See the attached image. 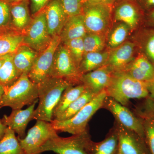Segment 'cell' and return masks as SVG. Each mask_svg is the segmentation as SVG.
<instances>
[{"instance_id":"28","label":"cell","mask_w":154,"mask_h":154,"mask_svg":"<svg viewBox=\"0 0 154 154\" xmlns=\"http://www.w3.org/2000/svg\"><path fill=\"white\" fill-rule=\"evenodd\" d=\"M14 54H9L0 68V85L4 88L13 85L20 77L13 60Z\"/></svg>"},{"instance_id":"7","label":"cell","mask_w":154,"mask_h":154,"mask_svg":"<svg viewBox=\"0 0 154 154\" xmlns=\"http://www.w3.org/2000/svg\"><path fill=\"white\" fill-rule=\"evenodd\" d=\"M112 5L85 4L82 14L88 33L105 34L112 17Z\"/></svg>"},{"instance_id":"11","label":"cell","mask_w":154,"mask_h":154,"mask_svg":"<svg viewBox=\"0 0 154 154\" xmlns=\"http://www.w3.org/2000/svg\"><path fill=\"white\" fill-rule=\"evenodd\" d=\"M102 108L108 110L113 114L116 121L134 131L145 140L141 120L126 106L122 105L114 99L107 96Z\"/></svg>"},{"instance_id":"4","label":"cell","mask_w":154,"mask_h":154,"mask_svg":"<svg viewBox=\"0 0 154 154\" xmlns=\"http://www.w3.org/2000/svg\"><path fill=\"white\" fill-rule=\"evenodd\" d=\"M94 141L88 129L68 137L57 134L54 136L41 147L40 152L51 151L57 154H91Z\"/></svg>"},{"instance_id":"23","label":"cell","mask_w":154,"mask_h":154,"mask_svg":"<svg viewBox=\"0 0 154 154\" xmlns=\"http://www.w3.org/2000/svg\"><path fill=\"white\" fill-rule=\"evenodd\" d=\"M28 4L27 1L11 5V19L14 28L22 33L27 28L32 20Z\"/></svg>"},{"instance_id":"22","label":"cell","mask_w":154,"mask_h":154,"mask_svg":"<svg viewBox=\"0 0 154 154\" xmlns=\"http://www.w3.org/2000/svg\"><path fill=\"white\" fill-rule=\"evenodd\" d=\"M82 84L70 85L65 90L58 102L53 114V120H56L67 108L78 98L85 90Z\"/></svg>"},{"instance_id":"8","label":"cell","mask_w":154,"mask_h":154,"mask_svg":"<svg viewBox=\"0 0 154 154\" xmlns=\"http://www.w3.org/2000/svg\"><path fill=\"white\" fill-rule=\"evenodd\" d=\"M23 43L39 53L48 47L53 37L48 30L44 9L34 15L27 28L22 32Z\"/></svg>"},{"instance_id":"13","label":"cell","mask_w":154,"mask_h":154,"mask_svg":"<svg viewBox=\"0 0 154 154\" xmlns=\"http://www.w3.org/2000/svg\"><path fill=\"white\" fill-rule=\"evenodd\" d=\"M145 13L134 0H122L116 6L114 20L123 22L134 30L144 21Z\"/></svg>"},{"instance_id":"46","label":"cell","mask_w":154,"mask_h":154,"mask_svg":"<svg viewBox=\"0 0 154 154\" xmlns=\"http://www.w3.org/2000/svg\"><path fill=\"white\" fill-rule=\"evenodd\" d=\"M118 154H119V153L118 152Z\"/></svg>"},{"instance_id":"37","label":"cell","mask_w":154,"mask_h":154,"mask_svg":"<svg viewBox=\"0 0 154 154\" xmlns=\"http://www.w3.org/2000/svg\"><path fill=\"white\" fill-rule=\"evenodd\" d=\"M145 14L154 9V0H134Z\"/></svg>"},{"instance_id":"25","label":"cell","mask_w":154,"mask_h":154,"mask_svg":"<svg viewBox=\"0 0 154 154\" xmlns=\"http://www.w3.org/2000/svg\"><path fill=\"white\" fill-rule=\"evenodd\" d=\"M110 50L86 53L81 63L79 71L82 75L106 65Z\"/></svg>"},{"instance_id":"33","label":"cell","mask_w":154,"mask_h":154,"mask_svg":"<svg viewBox=\"0 0 154 154\" xmlns=\"http://www.w3.org/2000/svg\"><path fill=\"white\" fill-rule=\"evenodd\" d=\"M62 43L69 50L77 65L79 67L85 54L83 38H75Z\"/></svg>"},{"instance_id":"20","label":"cell","mask_w":154,"mask_h":154,"mask_svg":"<svg viewBox=\"0 0 154 154\" xmlns=\"http://www.w3.org/2000/svg\"><path fill=\"white\" fill-rule=\"evenodd\" d=\"M88 33L82 14L69 17L67 20L60 37L62 42L75 38H84Z\"/></svg>"},{"instance_id":"26","label":"cell","mask_w":154,"mask_h":154,"mask_svg":"<svg viewBox=\"0 0 154 154\" xmlns=\"http://www.w3.org/2000/svg\"><path fill=\"white\" fill-rule=\"evenodd\" d=\"M118 135L115 126H113L105 139L99 142L93 143L91 154H118Z\"/></svg>"},{"instance_id":"40","label":"cell","mask_w":154,"mask_h":154,"mask_svg":"<svg viewBox=\"0 0 154 154\" xmlns=\"http://www.w3.org/2000/svg\"><path fill=\"white\" fill-rule=\"evenodd\" d=\"M148 90L149 92V96L154 100V78L151 82L147 83Z\"/></svg>"},{"instance_id":"39","label":"cell","mask_w":154,"mask_h":154,"mask_svg":"<svg viewBox=\"0 0 154 154\" xmlns=\"http://www.w3.org/2000/svg\"><path fill=\"white\" fill-rule=\"evenodd\" d=\"M115 0H85V4H103L112 5Z\"/></svg>"},{"instance_id":"41","label":"cell","mask_w":154,"mask_h":154,"mask_svg":"<svg viewBox=\"0 0 154 154\" xmlns=\"http://www.w3.org/2000/svg\"><path fill=\"white\" fill-rule=\"evenodd\" d=\"M1 108V107H0V108ZM7 128L8 127L5 125L3 124L2 120L0 119V140L4 137Z\"/></svg>"},{"instance_id":"3","label":"cell","mask_w":154,"mask_h":154,"mask_svg":"<svg viewBox=\"0 0 154 154\" xmlns=\"http://www.w3.org/2000/svg\"><path fill=\"white\" fill-rule=\"evenodd\" d=\"M38 99V85L30 81L28 75L23 74L13 85L4 88L0 107L21 109L25 105H32Z\"/></svg>"},{"instance_id":"34","label":"cell","mask_w":154,"mask_h":154,"mask_svg":"<svg viewBox=\"0 0 154 154\" xmlns=\"http://www.w3.org/2000/svg\"><path fill=\"white\" fill-rule=\"evenodd\" d=\"M68 19L82 14L85 0H60Z\"/></svg>"},{"instance_id":"30","label":"cell","mask_w":154,"mask_h":154,"mask_svg":"<svg viewBox=\"0 0 154 154\" xmlns=\"http://www.w3.org/2000/svg\"><path fill=\"white\" fill-rule=\"evenodd\" d=\"M0 154H25L15 132L9 128L0 140Z\"/></svg>"},{"instance_id":"15","label":"cell","mask_w":154,"mask_h":154,"mask_svg":"<svg viewBox=\"0 0 154 154\" xmlns=\"http://www.w3.org/2000/svg\"><path fill=\"white\" fill-rule=\"evenodd\" d=\"M136 43L125 41L120 46L110 50L106 65L113 72L124 71L134 59Z\"/></svg>"},{"instance_id":"32","label":"cell","mask_w":154,"mask_h":154,"mask_svg":"<svg viewBox=\"0 0 154 154\" xmlns=\"http://www.w3.org/2000/svg\"><path fill=\"white\" fill-rule=\"evenodd\" d=\"M105 34L88 33L83 38L85 54L104 51L106 46Z\"/></svg>"},{"instance_id":"14","label":"cell","mask_w":154,"mask_h":154,"mask_svg":"<svg viewBox=\"0 0 154 154\" xmlns=\"http://www.w3.org/2000/svg\"><path fill=\"white\" fill-rule=\"evenodd\" d=\"M144 99L133 112L141 120L146 143L151 154H154V100L149 96Z\"/></svg>"},{"instance_id":"19","label":"cell","mask_w":154,"mask_h":154,"mask_svg":"<svg viewBox=\"0 0 154 154\" xmlns=\"http://www.w3.org/2000/svg\"><path fill=\"white\" fill-rule=\"evenodd\" d=\"M124 71L143 82L148 83L154 78V65L140 51Z\"/></svg>"},{"instance_id":"21","label":"cell","mask_w":154,"mask_h":154,"mask_svg":"<svg viewBox=\"0 0 154 154\" xmlns=\"http://www.w3.org/2000/svg\"><path fill=\"white\" fill-rule=\"evenodd\" d=\"M38 54V53L24 43L14 53V64L20 75H28Z\"/></svg>"},{"instance_id":"35","label":"cell","mask_w":154,"mask_h":154,"mask_svg":"<svg viewBox=\"0 0 154 154\" xmlns=\"http://www.w3.org/2000/svg\"><path fill=\"white\" fill-rule=\"evenodd\" d=\"M11 5L0 0V28H11L9 27L11 19Z\"/></svg>"},{"instance_id":"27","label":"cell","mask_w":154,"mask_h":154,"mask_svg":"<svg viewBox=\"0 0 154 154\" xmlns=\"http://www.w3.org/2000/svg\"><path fill=\"white\" fill-rule=\"evenodd\" d=\"M131 29L126 24L118 22L108 33L106 45L109 50L114 49L125 42Z\"/></svg>"},{"instance_id":"42","label":"cell","mask_w":154,"mask_h":154,"mask_svg":"<svg viewBox=\"0 0 154 154\" xmlns=\"http://www.w3.org/2000/svg\"><path fill=\"white\" fill-rule=\"evenodd\" d=\"M3 1H5L11 5V4L22 2H25V1H28V0H3Z\"/></svg>"},{"instance_id":"38","label":"cell","mask_w":154,"mask_h":154,"mask_svg":"<svg viewBox=\"0 0 154 154\" xmlns=\"http://www.w3.org/2000/svg\"><path fill=\"white\" fill-rule=\"evenodd\" d=\"M144 23L149 28L154 29V9L145 14Z\"/></svg>"},{"instance_id":"17","label":"cell","mask_w":154,"mask_h":154,"mask_svg":"<svg viewBox=\"0 0 154 154\" xmlns=\"http://www.w3.org/2000/svg\"><path fill=\"white\" fill-rule=\"evenodd\" d=\"M113 75V72L105 65L82 75L81 83L93 94L97 95L108 88Z\"/></svg>"},{"instance_id":"43","label":"cell","mask_w":154,"mask_h":154,"mask_svg":"<svg viewBox=\"0 0 154 154\" xmlns=\"http://www.w3.org/2000/svg\"><path fill=\"white\" fill-rule=\"evenodd\" d=\"M8 55L4 56L1 57H0V68H1V66H2L3 63L5 62L6 58H7Z\"/></svg>"},{"instance_id":"29","label":"cell","mask_w":154,"mask_h":154,"mask_svg":"<svg viewBox=\"0 0 154 154\" xmlns=\"http://www.w3.org/2000/svg\"><path fill=\"white\" fill-rule=\"evenodd\" d=\"M96 96L97 95L86 88L82 94L69 105L58 119L55 120L64 121L73 117Z\"/></svg>"},{"instance_id":"1","label":"cell","mask_w":154,"mask_h":154,"mask_svg":"<svg viewBox=\"0 0 154 154\" xmlns=\"http://www.w3.org/2000/svg\"><path fill=\"white\" fill-rule=\"evenodd\" d=\"M70 85L66 80L51 77L37 85L38 104L33 119L51 122L54 108L63 91Z\"/></svg>"},{"instance_id":"31","label":"cell","mask_w":154,"mask_h":154,"mask_svg":"<svg viewBox=\"0 0 154 154\" xmlns=\"http://www.w3.org/2000/svg\"><path fill=\"white\" fill-rule=\"evenodd\" d=\"M142 30L137 45L154 65V29L150 28Z\"/></svg>"},{"instance_id":"44","label":"cell","mask_w":154,"mask_h":154,"mask_svg":"<svg viewBox=\"0 0 154 154\" xmlns=\"http://www.w3.org/2000/svg\"><path fill=\"white\" fill-rule=\"evenodd\" d=\"M14 29L12 28H0V35L2 33H5L8 30H11V29Z\"/></svg>"},{"instance_id":"9","label":"cell","mask_w":154,"mask_h":154,"mask_svg":"<svg viewBox=\"0 0 154 154\" xmlns=\"http://www.w3.org/2000/svg\"><path fill=\"white\" fill-rule=\"evenodd\" d=\"M57 134L51 122L38 120L24 138H18L25 154H42L41 147Z\"/></svg>"},{"instance_id":"24","label":"cell","mask_w":154,"mask_h":154,"mask_svg":"<svg viewBox=\"0 0 154 154\" xmlns=\"http://www.w3.org/2000/svg\"><path fill=\"white\" fill-rule=\"evenodd\" d=\"M21 32L12 29L0 35V57L13 54L23 44Z\"/></svg>"},{"instance_id":"16","label":"cell","mask_w":154,"mask_h":154,"mask_svg":"<svg viewBox=\"0 0 154 154\" xmlns=\"http://www.w3.org/2000/svg\"><path fill=\"white\" fill-rule=\"evenodd\" d=\"M36 100L25 110H13L9 116L5 115L2 119L3 124L14 131L18 135V137L24 138L26 136V128L29 122L33 119L35 105L38 102Z\"/></svg>"},{"instance_id":"10","label":"cell","mask_w":154,"mask_h":154,"mask_svg":"<svg viewBox=\"0 0 154 154\" xmlns=\"http://www.w3.org/2000/svg\"><path fill=\"white\" fill-rule=\"evenodd\" d=\"M61 42L60 36H54L48 47L38 53L28 75L34 84L38 85L50 77L54 54Z\"/></svg>"},{"instance_id":"45","label":"cell","mask_w":154,"mask_h":154,"mask_svg":"<svg viewBox=\"0 0 154 154\" xmlns=\"http://www.w3.org/2000/svg\"><path fill=\"white\" fill-rule=\"evenodd\" d=\"M4 93V88L2 85H0V100L2 98V96Z\"/></svg>"},{"instance_id":"6","label":"cell","mask_w":154,"mask_h":154,"mask_svg":"<svg viewBox=\"0 0 154 154\" xmlns=\"http://www.w3.org/2000/svg\"><path fill=\"white\" fill-rule=\"evenodd\" d=\"M82 75L69 50L61 42L54 54L50 77L63 79L78 85L82 84Z\"/></svg>"},{"instance_id":"12","label":"cell","mask_w":154,"mask_h":154,"mask_svg":"<svg viewBox=\"0 0 154 154\" xmlns=\"http://www.w3.org/2000/svg\"><path fill=\"white\" fill-rule=\"evenodd\" d=\"M117 131L119 153L120 154H151L145 140L137 134L115 121Z\"/></svg>"},{"instance_id":"18","label":"cell","mask_w":154,"mask_h":154,"mask_svg":"<svg viewBox=\"0 0 154 154\" xmlns=\"http://www.w3.org/2000/svg\"><path fill=\"white\" fill-rule=\"evenodd\" d=\"M48 33L52 37L60 36L68 17L60 0H51L44 9Z\"/></svg>"},{"instance_id":"2","label":"cell","mask_w":154,"mask_h":154,"mask_svg":"<svg viewBox=\"0 0 154 154\" xmlns=\"http://www.w3.org/2000/svg\"><path fill=\"white\" fill-rule=\"evenodd\" d=\"M105 91L107 96L126 107L131 99H144L149 96L147 83L135 79L125 71L113 72Z\"/></svg>"},{"instance_id":"5","label":"cell","mask_w":154,"mask_h":154,"mask_svg":"<svg viewBox=\"0 0 154 154\" xmlns=\"http://www.w3.org/2000/svg\"><path fill=\"white\" fill-rule=\"evenodd\" d=\"M107 96L105 90L100 93L86 105L73 117L64 121L52 120L51 124L57 131L79 134L88 129V122L95 113L102 108Z\"/></svg>"},{"instance_id":"36","label":"cell","mask_w":154,"mask_h":154,"mask_svg":"<svg viewBox=\"0 0 154 154\" xmlns=\"http://www.w3.org/2000/svg\"><path fill=\"white\" fill-rule=\"evenodd\" d=\"M31 14L33 16L41 12L46 7L51 0H30Z\"/></svg>"}]
</instances>
